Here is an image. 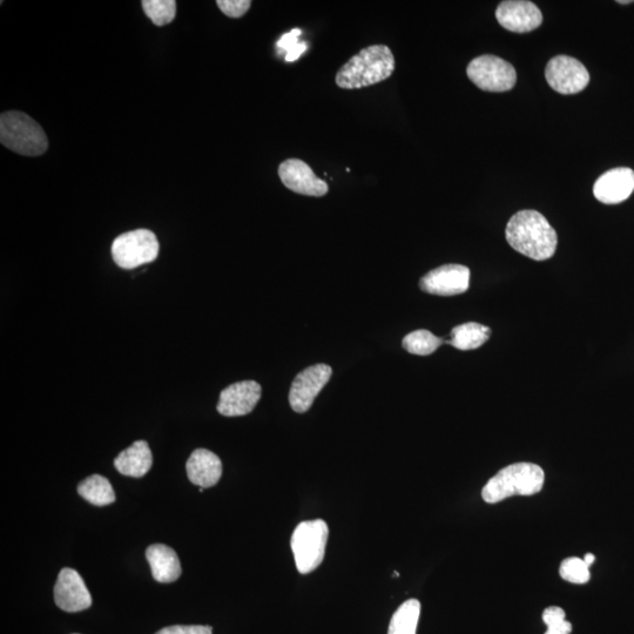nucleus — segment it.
I'll return each instance as SVG.
<instances>
[{"mask_svg":"<svg viewBox=\"0 0 634 634\" xmlns=\"http://www.w3.org/2000/svg\"><path fill=\"white\" fill-rule=\"evenodd\" d=\"M505 236L516 252L535 261H545L556 253L558 236L543 214L521 211L509 221Z\"/></svg>","mask_w":634,"mask_h":634,"instance_id":"1","label":"nucleus"},{"mask_svg":"<svg viewBox=\"0 0 634 634\" xmlns=\"http://www.w3.org/2000/svg\"><path fill=\"white\" fill-rule=\"evenodd\" d=\"M395 66V57L387 45L368 46L341 67L335 82L343 90L363 89L393 76Z\"/></svg>","mask_w":634,"mask_h":634,"instance_id":"2","label":"nucleus"},{"mask_svg":"<svg viewBox=\"0 0 634 634\" xmlns=\"http://www.w3.org/2000/svg\"><path fill=\"white\" fill-rule=\"evenodd\" d=\"M545 474L534 463H516L502 469L485 485L482 497L485 502L495 504L512 496H532L544 487Z\"/></svg>","mask_w":634,"mask_h":634,"instance_id":"3","label":"nucleus"},{"mask_svg":"<svg viewBox=\"0 0 634 634\" xmlns=\"http://www.w3.org/2000/svg\"><path fill=\"white\" fill-rule=\"evenodd\" d=\"M0 141L10 151L24 157H39L49 148L43 127L28 114L18 111L0 116Z\"/></svg>","mask_w":634,"mask_h":634,"instance_id":"4","label":"nucleus"},{"mask_svg":"<svg viewBox=\"0 0 634 634\" xmlns=\"http://www.w3.org/2000/svg\"><path fill=\"white\" fill-rule=\"evenodd\" d=\"M329 536L328 524L322 519L306 521L296 526L292 546L296 569L302 575L313 572L323 562Z\"/></svg>","mask_w":634,"mask_h":634,"instance_id":"5","label":"nucleus"},{"mask_svg":"<svg viewBox=\"0 0 634 634\" xmlns=\"http://www.w3.org/2000/svg\"><path fill=\"white\" fill-rule=\"evenodd\" d=\"M159 241L148 229H137L113 241L112 256L120 268L134 269L158 258Z\"/></svg>","mask_w":634,"mask_h":634,"instance_id":"6","label":"nucleus"},{"mask_svg":"<svg viewBox=\"0 0 634 634\" xmlns=\"http://www.w3.org/2000/svg\"><path fill=\"white\" fill-rule=\"evenodd\" d=\"M467 74L478 89L487 92H507L517 83L515 67L504 59L484 55L471 60Z\"/></svg>","mask_w":634,"mask_h":634,"instance_id":"7","label":"nucleus"},{"mask_svg":"<svg viewBox=\"0 0 634 634\" xmlns=\"http://www.w3.org/2000/svg\"><path fill=\"white\" fill-rule=\"evenodd\" d=\"M545 77L551 89L561 94H577L590 83L586 67L569 56L552 58L546 65Z\"/></svg>","mask_w":634,"mask_h":634,"instance_id":"8","label":"nucleus"},{"mask_svg":"<svg viewBox=\"0 0 634 634\" xmlns=\"http://www.w3.org/2000/svg\"><path fill=\"white\" fill-rule=\"evenodd\" d=\"M332 374V367L327 364H316L295 377L289 393L290 407L295 413H307L317 395L327 386Z\"/></svg>","mask_w":634,"mask_h":634,"instance_id":"9","label":"nucleus"},{"mask_svg":"<svg viewBox=\"0 0 634 634\" xmlns=\"http://www.w3.org/2000/svg\"><path fill=\"white\" fill-rule=\"evenodd\" d=\"M279 177L288 190L307 197L321 198L329 192L328 184L320 179L305 161L287 159L279 166Z\"/></svg>","mask_w":634,"mask_h":634,"instance_id":"10","label":"nucleus"},{"mask_svg":"<svg viewBox=\"0 0 634 634\" xmlns=\"http://www.w3.org/2000/svg\"><path fill=\"white\" fill-rule=\"evenodd\" d=\"M470 269L462 265H445L424 275L420 281L423 292L438 296L461 295L469 289Z\"/></svg>","mask_w":634,"mask_h":634,"instance_id":"11","label":"nucleus"},{"mask_svg":"<svg viewBox=\"0 0 634 634\" xmlns=\"http://www.w3.org/2000/svg\"><path fill=\"white\" fill-rule=\"evenodd\" d=\"M498 23L511 32L526 33L543 23L542 11L528 0H505L496 10Z\"/></svg>","mask_w":634,"mask_h":634,"instance_id":"12","label":"nucleus"},{"mask_svg":"<svg viewBox=\"0 0 634 634\" xmlns=\"http://www.w3.org/2000/svg\"><path fill=\"white\" fill-rule=\"evenodd\" d=\"M55 600L59 609L66 612L84 611L92 605L91 593L82 576L69 568L59 573L55 586Z\"/></svg>","mask_w":634,"mask_h":634,"instance_id":"13","label":"nucleus"},{"mask_svg":"<svg viewBox=\"0 0 634 634\" xmlns=\"http://www.w3.org/2000/svg\"><path fill=\"white\" fill-rule=\"evenodd\" d=\"M261 386L255 381H242L221 391L218 411L222 416L238 417L251 414L261 399Z\"/></svg>","mask_w":634,"mask_h":634,"instance_id":"14","label":"nucleus"},{"mask_svg":"<svg viewBox=\"0 0 634 634\" xmlns=\"http://www.w3.org/2000/svg\"><path fill=\"white\" fill-rule=\"evenodd\" d=\"M634 192V171L618 167L600 175L593 186L595 198L605 205H617L629 199Z\"/></svg>","mask_w":634,"mask_h":634,"instance_id":"15","label":"nucleus"},{"mask_svg":"<svg viewBox=\"0 0 634 634\" xmlns=\"http://www.w3.org/2000/svg\"><path fill=\"white\" fill-rule=\"evenodd\" d=\"M186 470L187 476L193 484L204 489L212 488L220 481L222 463L212 451L197 449L188 458Z\"/></svg>","mask_w":634,"mask_h":634,"instance_id":"16","label":"nucleus"},{"mask_svg":"<svg viewBox=\"0 0 634 634\" xmlns=\"http://www.w3.org/2000/svg\"><path fill=\"white\" fill-rule=\"evenodd\" d=\"M152 576L159 583H173L181 576L180 559L170 546L153 544L146 551Z\"/></svg>","mask_w":634,"mask_h":634,"instance_id":"17","label":"nucleus"},{"mask_svg":"<svg viewBox=\"0 0 634 634\" xmlns=\"http://www.w3.org/2000/svg\"><path fill=\"white\" fill-rule=\"evenodd\" d=\"M153 456L146 441L134 442L114 460V467L121 475L140 478L152 468Z\"/></svg>","mask_w":634,"mask_h":634,"instance_id":"18","label":"nucleus"},{"mask_svg":"<svg viewBox=\"0 0 634 634\" xmlns=\"http://www.w3.org/2000/svg\"><path fill=\"white\" fill-rule=\"evenodd\" d=\"M490 335V328L469 322L451 330L449 339H444V343L460 350H474L482 347L490 339Z\"/></svg>","mask_w":634,"mask_h":634,"instance_id":"19","label":"nucleus"},{"mask_svg":"<svg viewBox=\"0 0 634 634\" xmlns=\"http://www.w3.org/2000/svg\"><path fill=\"white\" fill-rule=\"evenodd\" d=\"M79 495L96 507H106L116 502V494L107 478L100 475L87 477L78 485Z\"/></svg>","mask_w":634,"mask_h":634,"instance_id":"20","label":"nucleus"},{"mask_svg":"<svg viewBox=\"0 0 634 634\" xmlns=\"http://www.w3.org/2000/svg\"><path fill=\"white\" fill-rule=\"evenodd\" d=\"M420 616L421 603L417 599L407 600L391 618L388 634H416Z\"/></svg>","mask_w":634,"mask_h":634,"instance_id":"21","label":"nucleus"},{"mask_svg":"<svg viewBox=\"0 0 634 634\" xmlns=\"http://www.w3.org/2000/svg\"><path fill=\"white\" fill-rule=\"evenodd\" d=\"M444 343V339L430 333L429 330H416L404 337L402 346L413 355L428 356L436 352Z\"/></svg>","mask_w":634,"mask_h":634,"instance_id":"22","label":"nucleus"},{"mask_svg":"<svg viewBox=\"0 0 634 634\" xmlns=\"http://www.w3.org/2000/svg\"><path fill=\"white\" fill-rule=\"evenodd\" d=\"M143 9L146 16L154 25L170 24L177 16V2L175 0H144Z\"/></svg>","mask_w":634,"mask_h":634,"instance_id":"23","label":"nucleus"},{"mask_svg":"<svg viewBox=\"0 0 634 634\" xmlns=\"http://www.w3.org/2000/svg\"><path fill=\"white\" fill-rule=\"evenodd\" d=\"M559 575L566 582L573 584H586L591 578L590 568L584 562V559L571 557L562 562L559 568Z\"/></svg>","mask_w":634,"mask_h":634,"instance_id":"24","label":"nucleus"},{"mask_svg":"<svg viewBox=\"0 0 634 634\" xmlns=\"http://www.w3.org/2000/svg\"><path fill=\"white\" fill-rule=\"evenodd\" d=\"M543 620L548 631L545 634H570L572 625L565 620V612L561 607L551 606L543 612Z\"/></svg>","mask_w":634,"mask_h":634,"instance_id":"25","label":"nucleus"},{"mask_svg":"<svg viewBox=\"0 0 634 634\" xmlns=\"http://www.w3.org/2000/svg\"><path fill=\"white\" fill-rule=\"evenodd\" d=\"M300 35V30H293L283 36L278 42L279 49L287 52V62H294V60L300 58L302 53L307 49V45L305 43L298 42Z\"/></svg>","mask_w":634,"mask_h":634,"instance_id":"26","label":"nucleus"},{"mask_svg":"<svg viewBox=\"0 0 634 634\" xmlns=\"http://www.w3.org/2000/svg\"><path fill=\"white\" fill-rule=\"evenodd\" d=\"M218 8L229 18H241L251 9V0H218Z\"/></svg>","mask_w":634,"mask_h":634,"instance_id":"27","label":"nucleus"},{"mask_svg":"<svg viewBox=\"0 0 634 634\" xmlns=\"http://www.w3.org/2000/svg\"><path fill=\"white\" fill-rule=\"evenodd\" d=\"M155 634H213L211 626H200V625H174L170 627H165V629L160 630Z\"/></svg>","mask_w":634,"mask_h":634,"instance_id":"28","label":"nucleus"},{"mask_svg":"<svg viewBox=\"0 0 634 634\" xmlns=\"http://www.w3.org/2000/svg\"><path fill=\"white\" fill-rule=\"evenodd\" d=\"M595 561H596V557L593 556L592 553H588V555L584 557V562L586 563V565L589 566V568L593 563H595Z\"/></svg>","mask_w":634,"mask_h":634,"instance_id":"29","label":"nucleus"},{"mask_svg":"<svg viewBox=\"0 0 634 634\" xmlns=\"http://www.w3.org/2000/svg\"><path fill=\"white\" fill-rule=\"evenodd\" d=\"M619 4H630L632 3L631 0H625V2H623V0H619L618 2Z\"/></svg>","mask_w":634,"mask_h":634,"instance_id":"30","label":"nucleus"}]
</instances>
